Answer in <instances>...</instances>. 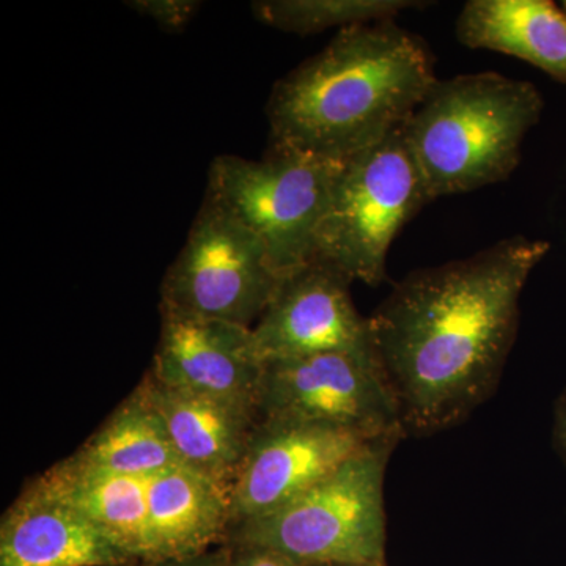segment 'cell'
<instances>
[{
  "instance_id": "ba28073f",
  "label": "cell",
  "mask_w": 566,
  "mask_h": 566,
  "mask_svg": "<svg viewBox=\"0 0 566 566\" xmlns=\"http://www.w3.org/2000/svg\"><path fill=\"white\" fill-rule=\"evenodd\" d=\"M256 416L333 424L370 441L406 436L400 408L375 352L264 364Z\"/></svg>"
},
{
  "instance_id": "5b68a950",
  "label": "cell",
  "mask_w": 566,
  "mask_h": 566,
  "mask_svg": "<svg viewBox=\"0 0 566 566\" xmlns=\"http://www.w3.org/2000/svg\"><path fill=\"white\" fill-rule=\"evenodd\" d=\"M427 203L430 197L401 126L342 166L316 234L315 259L353 282L378 286L395 238Z\"/></svg>"
},
{
  "instance_id": "4fadbf2b",
  "label": "cell",
  "mask_w": 566,
  "mask_h": 566,
  "mask_svg": "<svg viewBox=\"0 0 566 566\" xmlns=\"http://www.w3.org/2000/svg\"><path fill=\"white\" fill-rule=\"evenodd\" d=\"M140 387L161 416L181 464L230 491L259 422L255 406L175 389L148 371Z\"/></svg>"
},
{
  "instance_id": "277c9868",
  "label": "cell",
  "mask_w": 566,
  "mask_h": 566,
  "mask_svg": "<svg viewBox=\"0 0 566 566\" xmlns=\"http://www.w3.org/2000/svg\"><path fill=\"white\" fill-rule=\"evenodd\" d=\"M400 436L376 439L277 512L230 528L226 545L297 564H386L385 479Z\"/></svg>"
},
{
  "instance_id": "ffe728a7",
  "label": "cell",
  "mask_w": 566,
  "mask_h": 566,
  "mask_svg": "<svg viewBox=\"0 0 566 566\" xmlns=\"http://www.w3.org/2000/svg\"><path fill=\"white\" fill-rule=\"evenodd\" d=\"M227 546L230 547L229 566H305L275 553V551L263 549V547Z\"/></svg>"
},
{
  "instance_id": "d6986e66",
  "label": "cell",
  "mask_w": 566,
  "mask_h": 566,
  "mask_svg": "<svg viewBox=\"0 0 566 566\" xmlns=\"http://www.w3.org/2000/svg\"><path fill=\"white\" fill-rule=\"evenodd\" d=\"M129 9L150 18L166 32L178 33L188 28L202 3L197 0H132Z\"/></svg>"
},
{
  "instance_id": "8992f818",
  "label": "cell",
  "mask_w": 566,
  "mask_h": 566,
  "mask_svg": "<svg viewBox=\"0 0 566 566\" xmlns=\"http://www.w3.org/2000/svg\"><path fill=\"white\" fill-rule=\"evenodd\" d=\"M342 166L274 147L259 161L222 155L208 169L205 200L251 230L283 277L315 259L316 234Z\"/></svg>"
},
{
  "instance_id": "2e32d148",
  "label": "cell",
  "mask_w": 566,
  "mask_h": 566,
  "mask_svg": "<svg viewBox=\"0 0 566 566\" xmlns=\"http://www.w3.org/2000/svg\"><path fill=\"white\" fill-rule=\"evenodd\" d=\"M111 474L151 479L181 465L172 441L140 385L71 455Z\"/></svg>"
},
{
  "instance_id": "7c38bea8",
  "label": "cell",
  "mask_w": 566,
  "mask_h": 566,
  "mask_svg": "<svg viewBox=\"0 0 566 566\" xmlns=\"http://www.w3.org/2000/svg\"><path fill=\"white\" fill-rule=\"evenodd\" d=\"M263 367L252 327L161 314V334L148 374L175 389L256 408Z\"/></svg>"
},
{
  "instance_id": "603a6c76",
  "label": "cell",
  "mask_w": 566,
  "mask_h": 566,
  "mask_svg": "<svg viewBox=\"0 0 566 566\" xmlns=\"http://www.w3.org/2000/svg\"><path fill=\"white\" fill-rule=\"evenodd\" d=\"M312 566H386V564H326Z\"/></svg>"
},
{
  "instance_id": "52a82bcc",
  "label": "cell",
  "mask_w": 566,
  "mask_h": 566,
  "mask_svg": "<svg viewBox=\"0 0 566 566\" xmlns=\"http://www.w3.org/2000/svg\"><path fill=\"white\" fill-rule=\"evenodd\" d=\"M281 279L259 238L203 200L188 240L164 275L159 311L253 327Z\"/></svg>"
},
{
  "instance_id": "ac0fdd59",
  "label": "cell",
  "mask_w": 566,
  "mask_h": 566,
  "mask_svg": "<svg viewBox=\"0 0 566 566\" xmlns=\"http://www.w3.org/2000/svg\"><path fill=\"white\" fill-rule=\"evenodd\" d=\"M412 0H259L252 2L255 20L277 31L314 35L327 29L354 28L390 21L401 11L420 9Z\"/></svg>"
},
{
  "instance_id": "7a4b0ae2",
  "label": "cell",
  "mask_w": 566,
  "mask_h": 566,
  "mask_svg": "<svg viewBox=\"0 0 566 566\" xmlns=\"http://www.w3.org/2000/svg\"><path fill=\"white\" fill-rule=\"evenodd\" d=\"M436 82L427 43L394 20L344 29L274 85L271 147L344 164L401 128Z\"/></svg>"
},
{
  "instance_id": "cb8c5ba5",
  "label": "cell",
  "mask_w": 566,
  "mask_h": 566,
  "mask_svg": "<svg viewBox=\"0 0 566 566\" xmlns=\"http://www.w3.org/2000/svg\"><path fill=\"white\" fill-rule=\"evenodd\" d=\"M560 7H562V9H564V11L566 13V0H564V2L560 3Z\"/></svg>"
},
{
  "instance_id": "6da1fadb",
  "label": "cell",
  "mask_w": 566,
  "mask_h": 566,
  "mask_svg": "<svg viewBox=\"0 0 566 566\" xmlns=\"http://www.w3.org/2000/svg\"><path fill=\"white\" fill-rule=\"evenodd\" d=\"M549 249L513 237L415 271L368 318L406 434L455 427L493 394L515 344L521 294Z\"/></svg>"
},
{
  "instance_id": "8fae6325",
  "label": "cell",
  "mask_w": 566,
  "mask_h": 566,
  "mask_svg": "<svg viewBox=\"0 0 566 566\" xmlns=\"http://www.w3.org/2000/svg\"><path fill=\"white\" fill-rule=\"evenodd\" d=\"M134 562L48 471L22 488L0 521V566H128Z\"/></svg>"
},
{
  "instance_id": "7402d4cb",
  "label": "cell",
  "mask_w": 566,
  "mask_h": 566,
  "mask_svg": "<svg viewBox=\"0 0 566 566\" xmlns=\"http://www.w3.org/2000/svg\"><path fill=\"white\" fill-rule=\"evenodd\" d=\"M553 434L558 455L566 464V389L558 397L556 408H554Z\"/></svg>"
},
{
  "instance_id": "9a60e30c",
  "label": "cell",
  "mask_w": 566,
  "mask_h": 566,
  "mask_svg": "<svg viewBox=\"0 0 566 566\" xmlns=\"http://www.w3.org/2000/svg\"><path fill=\"white\" fill-rule=\"evenodd\" d=\"M457 39L471 50L531 63L566 84V13L551 0H469Z\"/></svg>"
},
{
  "instance_id": "e0dca14e",
  "label": "cell",
  "mask_w": 566,
  "mask_h": 566,
  "mask_svg": "<svg viewBox=\"0 0 566 566\" xmlns=\"http://www.w3.org/2000/svg\"><path fill=\"white\" fill-rule=\"evenodd\" d=\"M52 479L134 560L148 556V479L111 474L69 457L48 469Z\"/></svg>"
},
{
  "instance_id": "30bf717a",
  "label": "cell",
  "mask_w": 566,
  "mask_h": 566,
  "mask_svg": "<svg viewBox=\"0 0 566 566\" xmlns=\"http://www.w3.org/2000/svg\"><path fill=\"white\" fill-rule=\"evenodd\" d=\"M352 282L333 264L316 259L283 275L252 327L263 364L318 354L375 352L370 319L357 312L349 292Z\"/></svg>"
},
{
  "instance_id": "3957f363",
  "label": "cell",
  "mask_w": 566,
  "mask_h": 566,
  "mask_svg": "<svg viewBox=\"0 0 566 566\" xmlns=\"http://www.w3.org/2000/svg\"><path fill=\"white\" fill-rule=\"evenodd\" d=\"M543 106L531 82L491 71L438 80L403 125L430 202L509 180Z\"/></svg>"
},
{
  "instance_id": "44dd1931",
  "label": "cell",
  "mask_w": 566,
  "mask_h": 566,
  "mask_svg": "<svg viewBox=\"0 0 566 566\" xmlns=\"http://www.w3.org/2000/svg\"><path fill=\"white\" fill-rule=\"evenodd\" d=\"M229 564L230 547L221 545L196 556L139 560L128 566H229Z\"/></svg>"
},
{
  "instance_id": "5bb4252c",
  "label": "cell",
  "mask_w": 566,
  "mask_h": 566,
  "mask_svg": "<svg viewBox=\"0 0 566 566\" xmlns=\"http://www.w3.org/2000/svg\"><path fill=\"white\" fill-rule=\"evenodd\" d=\"M230 491L186 465L148 479V556L189 557L226 545Z\"/></svg>"
},
{
  "instance_id": "9c48e42d",
  "label": "cell",
  "mask_w": 566,
  "mask_h": 566,
  "mask_svg": "<svg viewBox=\"0 0 566 566\" xmlns=\"http://www.w3.org/2000/svg\"><path fill=\"white\" fill-rule=\"evenodd\" d=\"M370 442L333 424L259 420L230 488V528L277 512Z\"/></svg>"
}]
</instances>
